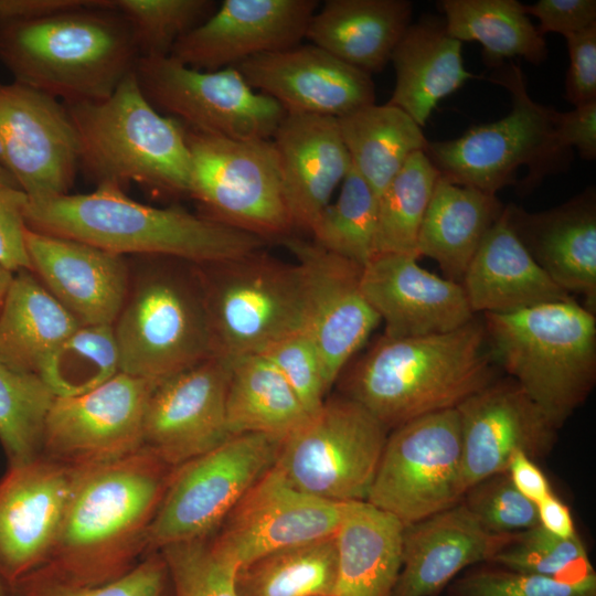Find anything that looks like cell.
I'll return each instance as SVG.
<instances>
[{"instance_id": "cell-5", "label": "cell", "mask_w": 596, "mask_h": 596, "mask_svg": "<svg viewBox=\"0 0 596 596\" xmlns=\"http://www.w3.org/2000/svg\"><path fill=\"white\" fill-rule=\"evenodd\" d=\"M65 107L78 139L79 172L96 187L125 190L134 182L157 195L189 196L184 126L149 103L135 70L108 98Z\"/></svg>"}, {"instance_id": "cell-30", "label": "cell", "mask_w": 596, "mask_h": 596, "mask_svg": "<svg viewBox=\"0 0 596 596\" xmlns=\"http://www.w3.org/2000/svg\"><path fill=\"white\" fill-rule=\"evenodd\" d=\"M412 8L407 0H327L305 39L368 74L380 72L411 24Z\"/></svg>"}, {"instance_id": "cell-25", "label": "cell", "mask_w": 596, "mask_h": 596, "mask_svg": "<svg viewBox=\"0 0 596 596\" xmlns=\"http://www.w3.org/2000/svg\"><path fill=\"white\" fill-rule=\"evenodd\" d=\"M31 269L82 326H113L124 305L130 267L125 256L26 227Z\"/></svg>"}, {"instance_id": "cell-14", "label": "cell", "mask_w": 596, "mask_h": 596, "mask_svg": "<svg viewBox=\"0 0 596 596\" xmlns=\"http://www.w3.org/2000/svg\"><path fill=\"white\" fill-rule=\"evenodd\" d=\"M135 74L149 103L194 131L235 140H269L286 116L235 66L191 68L172 56L139 57Z\"/></svg>"}, {"instance_id": "cell-13", "label": "cell", "mask_w": 596, "mask_h": 596, "mask_svg": "<svg viewBox=\"0 0 596 596\" xmlns=\"http://www.w3.org/2000/svg\"><path fill=\"white\" fill-rule=\"evenodd\" d=\"M461 467L457 409L417 417L389 433L365 501L413 524L460 502Z\"/></svg>"}, {"instance_id": "cell-34", "label": "cell", "mask_w": 596, "mask_h": 596, "mask_svg": "<svg viewBox=\"0 0 596 596\" xmlns=\"http://www.w3.org/2000/svg\"><path fill=\"white\" fill-rule=\"evenodd\" d=\"M81 326L32 270L17 272L0 308V362L38 375L49 355Z\"/></svg>"}, {"instance_id": "cell-2", "label": "cell", "mask_w": 596, "mask_h": 596, "mask_svg": "<svg viewBox=\"0 0 596 596\" xmlns=\"http://www.w3.org/2000/svg\"><path fill=\"white\" fill-rule=\"evenodd\" d=\"M483 323L411 338L382 336L340 380L341 394L389 432L417 417L456 408L496 381Z\"/></svg>"}, {"instance_id": "cell-23", "label": "cell", "mask_w": 596, "mask_h": 596, "mask_svg": "<svg viewBox=\"0 0 596 596\" xmlns=\"http://www.w3.org/2000/svg\"><path fill=\"white\" fill-rule=\"evenodd\" d=\"M235 67L253 89L286 113L339 118L375 103L371 74L311 43L251 57Z\"/></svg>"}, {"instance_id": "cell-10", "label": "cell", "mask_w": 596, "mask_h": 596, "mask_svg": "<svg viewBox=\"0 0 596 596\" xmlns=\"http://www.w3.org/2000/svg\"><path fill=\"white\" fill-rule=\"evenodd\" d=\"M191 156L189 196L200 215L281 242L292 235L281 170L272 140H235L185 128Z\"/></svg>"}, {"instance_id": "cell-47", "label": "cell", "mask_w": 596, "mask_h": 596, "mask_svg": "<svg viewBox=\"0 0 596 596\" xmlns=\"http://www.w3.org/2000/svg\"><path fill=\"white\" fill-rule=\"evenodd\" d=\"M448 596H596V574L566 583L487 563L449 584Z\"/></svg>"}, {"instance_id": "cell-8", "label": "cell", "mask_w": 596, "mask_h": 596, "mask_svg": "<svg viewBox=\"0 0 596 596\" xmlns=\"http://www.w3.org/2000/svg\"><path fill=\"white\" fill-rule=\"evenodd\" d=\"M497 68L491 81L509 92L510 113L458 138L428 141L424 149L440 175L492 194L518 184L521 167H526L528 173L520 185L530 189L544 177L564 170L571 158V149L557 137V110L532 99L517 63L510 61Z\"/></svg>"}, {"instance_id": "cell-29", "label": "cell", "mask_w": 596, "mask_h": 596, "mask_svg": "<svg viewBox=\"0 0 596 596\" xmlns=\"http://www.w3.org/2000/svg\"><path fill=\"white\" fill-rule=\"evenodd\" d=\"M473 313H503L568 299L514 232L505 206L460 281Z\"/></svg>"}, {"instance_id": "cell-4", "label": "cell", "mask_w": 596, "mask_h": 596, "mask_svg": "<svg viewBox=\"0 0 596 596\" xmlns=\"http://www.w3.org/2000/svg\"><path fill=\"white\" fill-rule=\"evenodd\" d=\"M139 58L130 24L109 0L0 21V61L13 82L64 104L108 98Z\"/></svg>"}, {"instance_id": "cell-31", "label": "cell", "mask_w": 596, "mask_h": 596, "mask_svg": "<svg viewBox=\"0 0 596 596\" xmlns=\"http://www.w3.org/2000/svg\"><path fill=\"white\" fill-rule=\"evenodd\" d=\"M461 45L444 20L430 17L411 23L391 56L395 86L387 103L423 128L437 104L472 77L465 68Z\"/></svg>"}, {"instance_id": "cell-60", "label": "cell", "mask_w": 596, "mask_h": 596, "mask_svg": "<svg viewBox=\"0 0 596 596\" xmlns=\"http://www.w3.org/2000/svg\"><path fill=\"white\" fill-rule=\"evenodd\" d=\"M322 596H334V595H322Z\"/></svg>"}, {"instance_id": "cell-57", "label": "cell", "mask_w": 596, "mask_h": 596, "mask_svg": "<svg viewBox=\"0 0 596 596\" xmlns=\"http://www.w3.org/2000/svg\"><path fill=\"white\" fill-rule=\"evenodd\" d=\"M12 278H13V273L8 270L0 264V308L6 297L7 290L11 284Z\"/></svg>"}, {"instance_id": "cell-15", "label": "cell", "mask_w": 596, "mask_h": 596, "mask_svg": "<svg viewBox=\"0 0 596 596\" xmlns=\"http://www.w3.org/2000/svg\"><path fill=\"white\" fill-rule=\"evenodd\" d=\"M76 130L57 98L0 82V167L28 199L68 194L79 172Z\"/></svg>"}, {"instance_id": "cell-19", "label": "cell", "mask_w": 596, "mask_h": 596, "mask_svg": "<svg viewBox=\"0 0 596 596\" xmlns=\"http://www.w3.org/2000/svg\"><path fill=\"white\" fill-rule=\"evenodd\" d=\"M231 360H206L155 381L143 416L142 447L178 467L230 436L226 393Z\"/></svg>"}, {"instance_id": "cell-35", "label": "cell", "mask_w": 596, "mask_h": 596, "mask_svg": "<svg viewBox=\"0 0 596 596\" xmlns=\"http://www.w3.org/2000/svg\"><path fill=\"white\" fill-rule=\"evenodd\" d=\"M225 412L230 436L255 433L280 440L309 416L281 373L258 353L231 360Z\"/></svg>"}, {"instance_id": "cell-26", "label": "cell", "mask_w": 596, "mask_h": 596, "mask_svg": "<svg viewBox=\"0 0 596 596\" xmlns=\"http://www.w3.org/2000/svg\"><path fill=\"white\" fill-rule=\"evenodd\" d=\"M270 140L294 228L309 234L351 168L337 118L286 113Z\"/></svg>"}, {"instance_id": "cell-39", "label": "cell", "mask_w": 596, "mask_h": 596, "mask_svg": "<svg viewBox=\"0 0 596 596\" xmlns=\"http://www.w3.org/2000/svg\"><path fill=\"white\" fill-rule=\"evenodd\" d=\"M440 177L424 150L413 153L377 198L374 255L417 256L421 226Z\"/></svg>"}, {"instance_id": "cell-20", "label": "cell", "mask_w": 596, "mask_h": 596, "mask_svg": "<svg viewBox=\"0 0 596 596\" xmlns=\"http://www.w3.org/2000/svg\"><path fill=\"white\" fill-rule=\"evenodd\" d=\"M81 468L45 456L0 479V573L11 585L49 561Z\"/></svg>"}, {"instance_id": "cell-48", "label": "cell", "mask_w": 596, "mask_h": 596, "mask_svg": "<svg viewBox=\"0 0 596 596\" xmlns=\"http://www.w3.org/2000/svg\"><path fill=\"white\" fill-rule=\"evenodd\" d=\"M460 502L494 535H512L539 525L536 505L515 489L507 471L471 486Z\"/></svg>"}, {"instance_id": "cell-22", "label": "cell", "mask_w": 596, "mask_h": 596, "mask_svg": "<svg viewBox=\"0 0 596 596\" xmlns=\"http://www.w3.org/2000/svg\"><path fill=\"white\" fill-rule=\"evenodd\" d=\"M317 0H224L182 36L170 56L199 71H216L301 43Z\"/></svg>"}, {"instance_id": "cell-1", "label": "cell", "mask_w": 596, "mask_h": 596, "mask_svg": "<svg viewBox=\"0 0 596 596\" xmlns=\"http://www.w3.org/2000/svg\"><path fill=\"white\" fill-rule=\"evenodd\" d=\"M175 468L146 447L82 467L42 567L81 585L108 583L129 572L146 556L149 528Z\"/></svg>"}, {"instance_id": "cell-27", "label": "cell", "mask_w": 596, "mask_h": 596, "mask_svg": "<svg viewBox=\"0 0 596 596\" xmlns=\"http://www.w3.org/2000/svg\"><path fill=\"white\" fill-rule=\"evenodd\" d=\"M528 252L564 291L582 295L596 309V196L587 189L556 207L528 213L505 206ZM596 313V312H595Z\"/></svg>"}, {"instance_id": "cell-42", "label": "cell", "mask_w": 596, "mask_h": 596, "mask_svg": "<svg viewBox=\"0 0 596 596\" xmlns=\"http://www.w3.org/2000/svg\"><path fill=\"white\" fill-rule=\"evenodd\" d=\"M54 395L34 374L0 362V443L9 466L41 455L45 418Z\"/></svg>"}, {"instance_id": "cell-33", "label": "cell", "mask_w": 596, "mask_h": 596, "mask_svg": "<svg viewBox=\"0 0 596 596\" xmlns=\"http://www.w3.org/2000/svg\"><path fill=\"white\" fill-rule=\"evenodd\" d=\"M503 209L496 194L454 183L440 175L418 234V258L434 259L447 279L460 283Z\"/></svg>"}, {"instance_id": "cell-18", "label": "cell", "mask_w": 596, "mask_h": 596, "mask_svg": "<svg viewBox=\"0 0 596 596\" xmlns=\"http://www.w3.org/2000/svg\"><path fill=\"white\" fill-rule=\"evenodd\" d=\"M280 243L301 269L306 331L320 353L331 390L381 319L361 290L362 266L324 249L311 238L290 235Z\"/></svg>"}, {"instance_id": "cell-41", "label": "cell", "mask_w": 596, "mask_h": 596, "mask_svg": "<svg viewBox=\"0 0 596 596\" xmlns=\"http://www.w3.org/2000/svg\"><path fill=\"white\" fill-rule=\"evenodd\" d=\"M377 196L352 167L313 223L311 240L324 249L364 266L374 256Z\"/></svg>"}, {"instance_id": "cell-43", "label": "cell", "mask_w": 596, "mask_h": 596, "mask_svg": "<svg viewBox=\"0 0 596 596\" xmlns=\"http://www.w3.org/2000/svg\"><path fill=\"white\" fill-rule=\"evenodd\" d=\"M489 563L566 583L595 575L577 534L563 539L540 525L510 535Z\"/></svg>"}, {"instance_id": "cell-17", "label": "cell", "mask_w": 596, "mask_h": 596, "mask_svg": "<svg viewBox=\"0 0 596 596\" xmlns=\"http://www.w3.org/2000/svg\"><path fill=\"white\" fill-rule=\"evenodd\" d=\"M347 505L300 491L273 466L210 539L240 567L268 553L334 535Z\"/></svg>"}, {"instance_id": "cell-21", "label": "cell", "mask_w": 596, "mask_h": 596, "mask_svg": "<svg viewBox=\"0 0 596 596\" xmlns=\"http://www.w3.org/2000/svg\"><path fill=\"white\" fill-rule=\"evenodd\" d=\"M461 432L464 491L507 470L515 451L544 458L558 428L512 379L496 380L456 407Z\"/></svg>"}, {"instance_id": "cell-11", "label": "cell", "mask_w": 596, "mask_h": 596, "mask_svg": "<svg viewBox=\"0 0 596 596\" xmlns=\"http://www.w3.org/2000/svg\"><path fill=\"white\" fill-rule=\"evenodd\" d=\"M389 433L358 402L327 397L281 439L274 466L302 492L340 503L365 501Z\"/></svg>"}, {"instance_id": "cell-36", "label": "cell", "mask_w": 596, "mask_h": 596, "mask_svg": "<svg viewBox=\"0 0 596 596\" xmlns=\"http://www.w3.org/2000/svg\"><path fill=\"white\" fill-rule=\"evenodd\" d=\"M352 167L376 196L428 140L423 128L397 106L375 103L337 118Z\"/></svg>"}, {"instance_id": "cell-9", "label": "cell", "mask_w": 596, "mask_h": 596, "mask_svg": "<svg viewBox=\"0 0 596 596\" xmlns=\"http://www.w3.org/2000/svg\"><path fill=\"white\" fill-rule=\"evenodd\" d=\"M196 267L214 355L233 360L257 354L306 330L305 283L297 263L260 248Z\"/></svg>"}, {"instance_id": "cell-51", "label": "cell", "mask_w": 596, "mask_h": 596, "mask_svg": "<svg viewBox=\"0 0 596 596\" xmlns=\"http://www.w3.org/2000/svg\"><path fill=\"white\" fill-rule=\"evenodd\" d=\"M23 200L20 190L0 188V264L13 274L32 270L25 246Z\"/></svg>"}, {"instance_id": "cell-46", "label": "cell", "mask_w": 596, "mask_h": 596, "mask_svg": "<svg viewBox=\"0 0 596 596\" xmlns=\"http://www.w3.org/2000/svg\"><path fill=\"white\" fill-rule=\"evenodd\" d=\"M173 596H237L238 566L220 553L210 536L168 545L159 551Z\"/></svg>"}, {"instance_id": "cell-24", "label": "cell", "mask_w": 596, "mask_h": 596, "mask_svg": "<svg viewBox=\"0 0 596 596\" xmlns=\"http://www.w3.org/2000/svg\"><path fill=\"white\" fill-rule=\"evenodd\" d=\"M417 257L374 255L361 273V290L392 339L444 333L475 318L460 283L421 267Z\"/></svg>"}, {"instance_id": "cell-59", "label": "cell", "mask_w": 596, "mask_h": 596, "mask_svg": "<svg viewBox=\"0 0 596 596\" xmlns=\"http://www.w3.org/2000/svg\"><path fill=\"white\" fill-rule=\"evenodd\" d=\"M0 596H11V585L3 578L0 573Z\"/></svg>"}, {"instance_id": "cell-40", "label": "cell", "mask_w": 596, "mask_h": 596, "mask_svg": "<svg viewBox=\"0 0 596 596\" xmlns=\"http://www.w3.org/2000/svg\"><path fill=\"white\" fill-rule=\"evenodd\" d=\"M120 372L113 326H81L44 361L38 376L54 397L96 389Z\"/></svg>"}, {"instance_id": "cell-52", "label": "cell", "mask_w": 596, "mask_h": 596, "mask_svg": "<svg viewBox=\"0 0 596 596\" xmlns=\"http://www.w3.org/2000/svg\"><path fill=\"white\" fill-rule=\"evenodd\" d=\"M524 9L540 21L538 31L542 36L546 33L564 36L596 24L595 0H539L524 4Z\"/></svg>"}, {"instance_id": "cell-16", "label": "cell", "mask_w": 596, "mask_h": 596, "mask_svg": "<svg viewBox=\"0 0 596 596\" xmlns=\"http://www.w3.org/2000/svg\"><path fill=\"white\" fill-rule=\"evenodd\" d=\"M153 383L119 372L86 393L54 397L41 455L82 468L137 451L143 445V416Z\"/></svg>"}, {"instance_id": "cell-50", "label": "cell", "mask_w": 596, "mask_h": 596, "mask_svg": "<svg viewBox=\"0 0 596 596\" xmlns=\"http://www.w3.org/2000/svg\"><path fill=\"white\" fill-rule=\"evenodd\" d=\"M570 66L565 98L574 107L596 100V24L564 35Z\"/></svg>"}, {"instance_id": "cell-32", "label": "cell", "mask_w": 596, "mask_h": 596, "mask_svg": "<svg viewBox=\"0 0 596 596\" xmlns=\"http://www.w3.org/2000/svg\"><path fill=\"white\" fill-rule=\"evenodd\" d=\"M404 525L366 501L349 502L336 533L334 596H393Z\"/></svg>"}, {"instance_id": "cell-54", "label": "cell", "mask_w": 596, "mask_h": 596, "mask_svg": "<svg viewBox=\"0 0 596 596\" xmlns=\"http://www.w3.org/2000/svg\"><path fill=\"white\" fill-rule=\"evenodd\" d=\"M505 471L515 489L534 504L554 493L544 472L522 451L511 456Z\"/></svg>"}, {"instance_id": "cell-49", "label": "cell", "mask_w": 596, "mask_h": 596, "mask_svg": "<svg viewBox=\"0 0 596 596\" xmlns=\"http://www.w3.org/2000/svg\"><path fill=\"white\" fill-rule=\"evenodd\" d=\"M258 354L281 373L309 414L323 404L330 389L320 353L306 330L274 342Z\"/></svg>"}, {"instance_id": "cell-28", "label": "cell", "mask_w": 596, "mask_h": 596, "mask_svg": "<svg viewBox=\"0 0 596 596\" xmlns=\"http://www.w3.org/2000/svg\"><path fill=\"white\" fill-rule=\"evenodd\" d=\"M509 536L487 532L461 502L404 526L393 596H437L464 568L489 563Z\"/></svg>"}, {"instance_id": "cell-45", "label": "cell", "mask_w": 596, "mask_h": 596, "mask_svg": "<svg viewBox=\"0 0 596 596\" xmlns=\"http://www.w3.org/2000/svg\"><path fill=\"white\" fill-rule=\"evenodd\" d=\"M11 596H173L167 564L150 553L123 576L99 585H81L40 567L11 584Z\"/></svg>"}, {"instance_id": "cell-12", "label": "cell", "mask_w": 596, "mask_h": 596, "mask_svg": "<svg viewBox=\"0 0 596 596\" xmlns=\"http://www.w3.org/2000/svg\"><path fill=\"white\" fill-rule=\"evenodd\" d=\"M280 441L265 434L234 435L178 466L149 528L146 555L212 535L274 466Z\"/></svg>"}, {"instance_id": "cell-58", "label": "cell", "mask_w": 596, "mask_h": 596, "mask_svg": "<svg viewBox=\"0 0 596 596\" xmlns=\"http://www.w3.org/2000/svg\"><path fill=\"white\" fill-rule=\"evenodd\" d=\"M0 188L18 189V185L13 178L0 167Z\"/></svg>"}, {"instance_id": "cell-6", "label": "cell", "mask_w": 596, "mask_h": 596, "mask_svg": "<svg viewBox=\"0 0 596 596\" xmlns=\"http://www.w3.org/2000/svg\"><path fill=\"white\" fill-rule=\"evenodd\" d=\"M595 315L572 297L482 315L494 362L558 429L595 386Z\"/></svg>"}, {"instance_id": "cell-55", "label": "cell", "mask_w": 596, "mask_h": 596, "mask_svg": "<svg viewBox=\"0 0 596 596\" xmlns=\"http://www.w3.org/2000/svg\"><path fill=\"white\" fill-rule=\"evenodd\" d=\"M96 0H0V21L36 19L92 6Z\"/></svg>"}, {"instance_id": "cell-7", "label": "cell", "mask_w": 596, "mask_h": 596, "mask_svg": "<svg viewBox=\"0 0 596 596\" xmlns=\"http://www.w3.org/2000/svg\"><path fill=\"white\" fill-rule=\"evenodd\" d=\"M113 328L120 372L159 381L213 356L196 264L138 256Z\"/></svg>"}, {"instance_id": "cell-38", "label": "cell", "mask_w": 596, "mask_h": 596, "mask_svg": "<svg viewBox=\"0 0 596 596\" xmlns=\"http://www.w3.org/2000/svg\"><path fill=\"white\" fill-rule=\"evenodd\" d=\"M337 567L336 534L285 547L238 567L237 596L332 595Z\"/></svg>"}, {"instance_id": "cell-56", "label": "cell", "mask_w": 596, "mask_h": 596, "mask_svg": "<svg viewBox=\"0 0 596 596\" xmlns=\"http://www.w3.org/2000/svg\"><path fill=\"white\" fill-rule=\"evenodd\" d=\"M535 505L539 525L544 530L563 539L577 534L570 508L554 493Z\"/></svg>"}, {"instance_id": "cell-3", "label": "cell", "mask_w": 596, "mask_h": 596, "mask_svg": "<svg viewBox=\"0 0 596 596\" xmlns=\"http://www.w3.org/2000/svg\"><path fill=\"white\" fill-rule=\"evenodd\" d=\"M22 213L30 230L121 256H164L209 264L260 249L267 243L178 206L137 202L113 184L97 185L84 194L40 200L24 195Z\"/></svg>"}, {"instance_id": "cell-44", "label": "cell", "mask_w": 596, "mask_h": 596, "mask_svg": "<svg viewBox=\"0 0 596 596\" xmlns=\"http://www.w3.org/2000/svg\"><path fill=\"white\" fill-rule=\"evenodd\" d=\"M130 24L139 57L169 56L175 43L216 9L211 0H109Z\"/></svg>"}, {"instance_id": "cell-53", "label": "cell", "mask_w": 596, "mask_h": 596, "mask_svg": "<svg viewBox=\"0 0 596 596\" xmlns=\"http://www.w3.org/2000/svg\"><path fill=\"white\" fill-rule=\"evenodd\" d=\"M556 132L562 145L575 147L588 161L596 158V100L556 114Z\"/></svg>"}, {"instance_id": "cell-37", "label": "cell", "mask_w": 596, "mask_h": 596, "mask_svg": "<svg viewBox=\"0 0 596 596\" xmlns=\"http://www.w3.org/2000/svg\"><path fill=\"white\" fill-rule=\"evenodd\" d=\"M447 32L460 41H476L483 47V58L499 67L505 58L523 57L533 64L547 56L540 34L517 0H441Z\"/></svg>"}]
</instances>
